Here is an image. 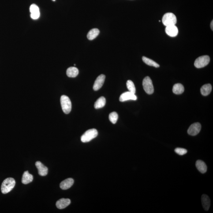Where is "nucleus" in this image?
Returning <instances> with one entry per match:
<instances>
[{
    "label": "nucleus",
    "instance_id": "obj_1",
    "mask_svg": "<svg viewBox=\"0 0 213 213\" xmlns=\"http://www.w3.org/2000/svg\"><path fill=\"white\" fill-rule=\"evenodd\" d=\"M16 184L15 180L12 177H9L4 180L1 185V191L3 194L10 192L14 188Z\"/></svg>",
    "mask_w": 213,
    "mask_h": 213
},
{
    "label": "nucleus",
    "instance_id": "obj_2",
    "mask_svg": "<svg viewBox=\"0 0 213 213\" xmlns=\"http://www.w3.org/2000/svg\"><path fill=\"white\" fill-rule=\"evenodd\" d=\"M162 21L164 25L167 27L175 25L177 23V18L174 13H167L164 15Z\"/></svg>",
    "mask_w": 213,
    "mask_h": 213
},
{
    "label": "nucleus",
    "instance_id": "obj_3",
    "mask_svg": "<svg viewBox=\"0 0 213 213\" xmlns=\"http://www.w3.org/2000/svg\"><path fill=\"white\" fill-rule=\"evenodd\" d=\"M61 103L64 113L69 114L72 110V103L69 97L66 95H62L61 98Z\"/></svg>",
    "mask_w": 213,
    "mask_h": 213
},
{
    "label": "nucleus",
    "instance_id": "obj_4",
    "mask_svg": "<svg viewBox=\"0 0 213 213\" xmlns=\"http://www.w3.org/2000/svg\"><path fill=\"white\" fill-rule=\"evenodd\" d=\"M98 132L95 129H88L81 136V140L83 143H87L98 136Z\"/></svg>",
    "mask_w": 213,
    "mask_h": 213
},
{
    "label": "nucleus",
    "instance_id": "obj_5",
    "mask_svg": "<svg viewBox=\"0 0 213 213\" xmlns=\"http://www.w3.org/2000/svg\"><path fill=\"white\" fill-rule=\"evenodd\" d=\"M143 88L145 92L148 95H151L154 92V86L152 80L149 77L147 76L144 78L143 81Z\"/></svg>",
    "mask_w": 213,
    "mask_h": 213
},
{
    "label": "nucleus",
    "instance_id": "obj_6",
    "mask_svg": "<svg viewBox=\"0 0 213 213\" xmlns=\"http://www.w3.org/2000/svg\"><path fill=\"white\" fill-rule=\"evenodd\" d=\"M210 57L207 55L202 56L196 58L194 62L195 67L200 68L204 67L209 63Z\"/></svg>",
    "mask_w": 213,
    "mask_h": 213
},
{
    "label": "nucleus",
    "instance_id": "obj_7",
    "mask_svg": "<svg viewBox=\"0 0 213 213\" xmlns=\"http://www.w3.org/2000/svg\"><path fill=\"white\" fill-rule=\"evenodd\" d=\"M201 128V124L198 122L195 123L189 127L188 129V133L191 136H196L200 132Z\"/></svg>",
    "mask_w": 213,
    "mask_h": 213
},
{
    "label": "nucleus",
    "instance_id": "obj_8",
    "mask_svg": "<svg viewBox=\"0 0 213 213\" xmlns=\"http://www.w3.org/2000/svg\"><path fill=\"white\" fill-rule=\"evenodd\" d=\"M137 99L136 95L130 92H126L121 94L119 98V100L121 102L129 100H136Z\"/></svg>",
    "mask_w": 213,
    "mask_h": 213
},
{
    "label": "nucleus",
    "instance_id": "obj_9",
    "mask_svg": "<svg viewBox=\"0 0 213 213\" xmlns=\"http://www.w3.org/2000/svg\"><path fill=\"white\" fill-rule=\"evenodd\" d=\"M106 76L103 74L99 75L95 80L93 86V89L97 91L102 87L104 83Z\"/></svg>",
    "mask_w": 213,
    "mask_h": 213
},
{
    "label": "nucleus",
    "instance_id": "obj_10",
    "mask_svg": "<svg viewBox=\"0 0 213 213\" xmlns=\"http://www.w3.org/2000/svg\"><path fill=\"white\" fill-rule=\"evenodd\" d=\"M30 11L31 12V17L33 20L39 19L40 16V12L38 7L35 4H32L30 7Z\"/></svg>",
    "mask_w": 213,
    "mask_h": 213
},
{
    "label": "nucleus",
    "instance_id": "obj_11",
    "mask_svg": "<svg viewBox=\"0 0 213 213\" xmlns=\"http://www.w3.org/2000/svg\"><path fill=\"white\" fill-rule=\"evenodd\" d=\"M36 166L37 168L39 175L46 176L48 173V168L42 164L41 162L38 161L35 163Z\"/></svg>",
    "mask_w": 213,
    "mask_h": 213
},
{
    "label": "nucleus",
    "instance_id": "obj_12",
    "mask_svg": "<svg viewBox=\"0 0 213 213\" xmlns=\"http://www.w3.org/2000/svg\"><path fill=\"white\" fill-rule=\"evenodd\" d=\"M166 32L169 36L174 37L178 34V28L175 25L169 26L166 27Z\"/></svg>",
    "mask_w": 213,
    "mask_h": 213
},
{
    "label": "nucleus",
    "instance_id": "obj_13",
    "mask_svg": "<svg viewBox=\"0 0 213 213\" xmlns=\"http://www.w3.org/2000/svg\"><path fill=\"white\" fill-rule=\"evenodd\" d=\"M70 203V199H61L57 202L56 206L59 209H62L69 206Z\"/></svg>",
    "mask_w": 213,
    "mask_h": 213
},
{
    "label": "nucleus",
    "instance_id": "obj_14",
    "mask_svg": "<svg viewBox=\"0 0 213 213\" xmlns=\"http://www.w3.org/2000/svg\"><path fill=\"white\" fill-rule=\"evenodd\" d=\"M74 183V180L72 178L66 179L60 184V188L62 189L66 190L70 188Z\"/></svg>",
    "mask_w": 213,
    "mask_h": 213
},
{
    "label": "nucleus",
    "instance_id": "obj_15",
    "mask_svg": "<svg viewBox=\"0 0 213 213\" xmlns=\"http://www.w3.org/2000/svg\"><path fill=\"white\" fill-rule=\"evenodd\" d=\"M202 205L204 210L207 211L210 206V200L209 197L207 195H203L201 197Z\"/></svg>",
    "mask_w": 213,
    "mask_h": 213
},
{
    "label": "nucleus",
    "instance_id": "obj_16",
    "mask_svg": "<svg viewBox=\"0 0 213 213\" xmlns=\"http://www.w3.org/2000/svg\"><path fill=\"white\" fill-rule=\"evenodd\" d=\"M196 166L199 171L202 173H205L207 171V165L203 161L198 160L196 162Z\"/></svg>",
    "mask_w": 213,
    "mask_h": 213
},
{
    "label": "nucleus",
    "instance_id": "obj_17",
    "mask_svg": "<svg viewBox=\"0 0 213 213\" xmlns=\"http://www.w3.org/2000/svg\"><path fill=\"white\" fill-rule=\"evenodd\" d=\"M33 179V177L32 174H29L28 171L24 172L22 178V182L24 184H29L32 182Z\"/></svg>",
    "mask_w": 213,
    "mask_h": 213
},
{
    "label": "nucleus",
    "instance_id": "obj_18",
    "mask_svg": "<svg viewBox=\"0 0 213 213\" xmlns=\"http://www.w3.org/2000/svg\"><path fill=\"white\" fill-rule=\"evenodd\" d=\"M78 74V69L75 67H71L67 69L66 74L69 77H76Z\"/></svg>",
    "mask_w": 213,
    "mask_h": 213
},
{
    "label": "nucleus",
    "instance_id": "obj_19",
    "mask_svg": "<svg viewBox=\"0 0 213 213\" xmlns=\"http://www.w3.org/2000/svg\"><path fill=\"white\" fill-rule=\"evenodd\" d=\"M99 33V30L98 28H93L90 30L87 35V37L89 40H92L98 36Z\"/></svg>",
    "mask_w": 213,
    "mask_h": 213
},
{
    "label": "nucleus",
    "instance_id": "obj_20",
    "mask_svg": "<svg viewBox=\"0 0 213 213\" xmlns=\"http://www.w3.org/2000/svg\"><path fill=\"white\" fill-rule=\"evenodd\" d=\"M212 90V87L210 84H204L200 89V92L202 95L207 96L210 93Z\"/></svg>",
    "mask_w": 213,
    "mask_h": 213
},
{
    "label": "nucleus",
    "instance_id": "obj_21",
    "mask_svg": "<svg viewBox=\"0 0 213 213\" xmlns=\"http://www.w3.org/2000/svg\"><path fill=\"white\" fill-rule=\"evenodd\" d=\"M184 88L182 84L180 83L175 84L173 88V92L176 95H181L184 92Z\"/></svg>",
    "mask_w": 213,
    "mask_h": 213
},
{
    "label": "nucleus",
    "instance_id": "obj_22",
    "mask_svg": "<svg viewBox=\"0 0 213 213\" xmlns=\"http://www.w3.org/2000/svg\"><path fill=\"white\" fill-rule=\"evenodd\" d=\"M106 103V99L104 97L102 96L98 98L95 102L94 106L95 109H98L103 107Z\"/></svg>",
    "mask_w": 213,
    "mask_h": 213
},
{
    "label": "nucleus",
    "instance_id": "obj_23",
    "mask_svg": "<svg viewBox=\"0 0 213 213\" xmlns=\"http://www.w3.org/2000/svg\"><path fill=\"white\" fill-rule=\"evenodd\" d=\"M142 60L143 62L145 63L147 65H150V66H154V67L158 68L159 67V64L157 63L155 61L153 60L150 59L147 57H142Z\"/></svg>",
    "mask_w": 213,
    "mask_h": 213
},
{
    "label": "nucleus",
    "instance_id": "obj_24",
    "mask_svg": "<svg viewBox=\"0 0 213 213\" xmlns=\"http://www.w3.org/2000/svg\"><path fill=\"white\" fill-rule=\"evenodd\" d=\"M126 86L128 90H129V92L134 94L136 93V87H135L133 81L131 80H128L126 83Z\"/></svg>",
    "mask_w": 213,
    "mask_h": 213
},
{
    "label": "nucleus",
    "instance_id": "obj_25",
    "mask_svg": "<svg viewBox=\"0 0 213 213\" xmlns=\"http://www.w3.org/2000/svg\"><path fill=\"white\" fill-rule=\"evenodd\" d=\"M118 119V114L115 112L110 113L109 115V119L113 124H115L117 122Z\"/></svg>",
    "mask_w": 213,
    "mask_h": 213
},
{
    "label": "nucleus",
    "instance_id": "obj_26",
    "mask_svg": "<svg viewBox=\"0 0 213 213\" xmlns=\"http://www.w3.org/2000/svg\"><path fill=\"white\" fill-rule=\"evenodd\" d=\"M175 152L178 155H185L187 153V150L185 148H177L174 150Z\"/></svg>",
    "mask_w": 213,
    "mask_h": 213
},
{
    "label": "nucleus",
    "instance_id": "obj_27",
    "mask_svg": "<svg viewBox=\"0 0 213 213\" xmlns=\"http://www.w3.org/2000/svg\"><path fill=\"white\" fill-rule=\"evenodd\" d=\"M213 21L211 22V24H210V27H211V29L213 31Z\"/></svg>",
    "mask_w": 213,
    "mask_h": 213
},
{
    "label": "nucleus",
    "instance_id": "obj_28",
    "mask_svg": "<svg viewBox=\"0 0 213 213\" xmlns=\"http://www.w3.org/2000/svg\"><path fill=\"white\" fill-rule=\"evenodd\" d=\"M52 1H55L56 0H52Z\"/></svg>",
    "mask_w": 213,
    "mask_h": 213
}]
</instances>
